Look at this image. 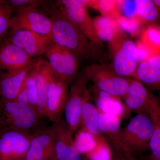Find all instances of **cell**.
Listing matches in <instances>:
<instances>
[{
    "mask_svg": "<svg viewBox=\"0 0 160 160\" xmlns=\"http://www.w3.org/2000/svg\"><path fill=\"white\" fill-rule=\"evenodd\" d=\"M155 124L149 118L137 114L121 129V137L124 149L129 156L142 154L149 149Z\"/></svg>",
    "mask_w": 160,
    "mask_h": 160,
    "instance_id": "3957f363",
    "label": "cell"
},
{
    "mask_svg": "<svg viewBox=\"0 0 160 160\" xmlns=\"http://www.w3.org/2000/svg\"><path fill=\"white\" fill-rule=\"evenodd\" d=\"M32 59L8 38L0 43V70L10 72L22 69L34 62Z\"/></svg>",
    "mask_w": 160,
    "mask_h": 160,
    "instance_id": "2e32d148",
    "label": "cell"
},
{
    "mask_svg": "<svg viewBox=\"0 0 160 160\" xmlns=\"http://www.w3.org/2000/svg\"><path fill=\"white\" fill-rule=\"evenodd\" d=\"M136 44L138 53L139 63L147 60L153 55L157 54L144 45L139 40H138Z\"/></svg>",
    "mask_w": 160,
    "mask_h": 160,
    "instance_id": "e575fe53",
    "label": "cell"
},
{
    "mask_svg": "<svg viewBox=\"0 0 160 160\" xmlns=\"http://www.w3.org/2000/svg\"><path fill=\"white\" fill-rule=\"evenodd\" d=\"M131 112L149 118L154 124L160 121V105L157 98L138 80L129 78L127 93L122 98Z\"/></svg>",
    "mask_w": 160,
    "mask_h": 160,
    "instance_id": "277c9868",
    "label": "cell"
},
{
    "mask_svg": "<svg viewBox=\"0 0 160 160\" xmlns=\"http://www.w3.org/2000/svg\"><path fill=\"white\" fill-rule=\"evenodd\" d=\"M15 101L22 106H30L28 94H27V91H26V87L25 86V83L18 94Z\"/></svg>",
    "mask_w": 160,
    "mask_h": 160,
    "instance_id": "d590c367",
    "label": "cell"
},
{
    "mask_svg": "<svg viewBox=\"0 0 160 160\" xmlns=\"http://www.w3.org/2000/svg\"><path fill=\"white\" fill-rule=\"evenodd\" d=\"M8 39L32 59L46 54L55 44L51 35L39 34L26 30L12 32Z\"/></svg>",
    "mask_w": 160,
    "mask_h": 160,
    "instance_id": "8fae6325",
    "label": "cell"
},
{
    "mask_svg": "<svg viewBox=\"0 0 160 160\" xmlns=\"http://www.w3.org/2000/svg\"><path fill=\"white\" fill-rule=\"evenodd\" d=\"M153 1L157 9L158 22L160 26V0H153Z\"/></svg>",
    "mask_w": 160,
    "mask_h": 160,
    "instance_id": "8d00e7d4",
    "label": "cell"
},
{
    "mask_svg": "<svg viewBox=\"0 0 160 160\" xmlns=\"http://www.w3.org/2000/svg\"><path fill=\"white\" fill-rule=\"evenodd\" d=\"M45 118L31 106L15 101L0 102V126L32 135L46 127Z\"/></svg>",
    "mask_w": 160,
    "mask_h": 160,
    "instance_id": "7a4b0ae2",
    "label": "cell"
},
{
    "mask_svg": "<svg viewBox=\"0 0 160 160\" xmlns=\"http://www.w3.org/2000/svg\"><path fill=\"white\" fill-rule=\"evenodd\" d=\"M86 7L99 12L101 15L113 18L118 13V1L113 0H84L82 1Z\"/></svg>",
    "mask_w": 160,
    "mask_h": 160,
    "instance_id": "f1b7e54d",
    "label": "cell"
},
{
    "mask_svg": "<svg viewBox=\"0 0 160 160\" xmlns=\"http://www.w3.org/2000/svg\"><path fill=\"white\" fill-rule=\"evenodd\" d=\"M112 150L106 141L98 142L94 149L86 155L87 160H112Z\"/></svg>",
    "mask_w": 160,
    "mask_h": 160,
    "instance_id": "f546056e",
    "label": "cell"
},
{
    "mask_svg": "<svg viewBox=\"0 0 160 160\" xmlns=\"http://www.w3.org/2000/svg\"><path fill=\"white\" fill-rule=\"evenodd\" d=\"M11 32L28 30L39 34L51 35L52 22L50 18L40 12L37 7L30 6L17 9L10 22Z\"/></svg>",
    "mask_w": 160,
    "mask_h": 160,
    "instance_id": "9c48e42d",
    "label": "cell"
},
{
    "mask_svg": "<svg viewBox=\"0 0 160 160\" xmlns=\"http://www.w3.org/2000/svg\"><path fill=\"white\" fill-rule=\"evenodd\" d=\"M13 9L7 1L0 0V39L10 29V22Z\"/></svg>",
    "mask_w": 160,
    "mask_h": 160,
    "instance_id": "4dcf8cb0",
    "label": "cell"
},
{
    "mask_svg": "<svg viewBox=\"0 0 160 160\" xmlns=\"http://www.w3.org/2000/svg\"><path fill=\"white\" fill-rule=\"evenodd\" d=\"M53 74L47 61L45 60L40 68L37 78L38 94V111L46 118L47 95L49 83Z\"/></svg>",
    "mask_w": 160,
    "mask_h": 160,
    "instance_id": "44dd1931",
    "label": "cell"
},
{
    "mask_svg": "<svg viewBox=\"0 0 160 160\" xmlns=\"http://www.w3.org/2000/svg\"><path fill=\"white\" fill-rule=\"evenodd\" d=\"M25 68L1 72L0 76V102L15 100L29 72L37 61Z\"/></svg>",
    "mask_w": 160,
    "mask_h": 160,
    "instance_id": "9a60e30c",
    "label": "cell"
},
{
    "mask_svg": "<svg viewBox=\"0 0 160 160\" xmlns=\"http://www.w3.org/2000/svg\"><path fill=\"white\" fill-rule=\"evenodd\" d=\"M48 63L55 77L63 82L65 81V61L62 48L54 44L46 53Z\"/></svg>",
    "mask_w": 160,
    "mask_h": 160,
    "instance_id": "603a6c76",
    "label": "cell"
},
{
    "mask_svg": "<svg viewBox=\"0 0 160 160\" xmlns=\"http://www.w3.org/2000/svg\"><path fill=\"white\" fill-rule=\"evenodd\" d=\"M98 110L100 131L112 150L116 152L118 157L133 158L127 154L122 143L121 137L122 119L114 115L103 112L98 109Z\"/></svg>",
    "mask_w": 160,
    "mask_h": 160,
    "instance_id": "5bb4252c",
    "label": "cell"
},
{
    "mask_svg": "<svg viewBox=\"0 0 160 160\" xmlns=\"http://www.w3.org/2000/svg\"><path fill=\"white\" fill-rule=\"evenodd\" d=\"M1 70H0V76H1Z\"/></svg>",
    "mask_w": 160,
    "mask_h": 160,
    "instance_id": "ab89813d",
    "label": "cell"
},
{
    "mask_svg": "<svg viewBox=\"0 0 160 160\" xmlns=\"http://www.w3.org/2000/svg\"><path fill=\"white\" fill-rule=\"evenodd\" d=\"M120 28L127 34L133 37H139L146 25L138 18H129L118 13L113 18Z\"/></svg>",
    "mask_w": 160,
    "mask_h": 160,
    "instance_id": "83f0119b",
    "label": "cell"
},
{
    "mask_svg": "<svg viewBox=\"0 0 160 160\" xmlns=\"http://www.w3.org/2000/svg\"><path fill=\"white\" fill-rule=\"evenodd\" d=\"M147 89H160V52L139 63L133 77Z\"/></svg>",
    "mask_w": 160,
    "mask_h": 160,
    "instance_id": "ac0fdd59",
    "label": "cell"
},
{
    "mask_svg": "<svg viewBox=\"0 0 160 160\" xmlns=\"http://www.w3.org/2000/svg\"><path fill=\"white\" fill-rule=\"evenodd\" d=\"M149 149L151 153L149 157L152 160H160V121L155 124L149 142Z\"/></svg>",
    "mask_w": 160,
    "mask_h": 160,
    "instance_id": "d6a6232c",
    "label": "cell"
},
{
    "mask_svg": "<svg viewBox=\"0 0 160 160\" xmlns=\"http://www.w3.org/2000/svg\"><path fill=\"white\" fill-rule=\"evenodd\" d=\"M93 28L97 37L102 43L108 44L114 42L124 33L114 19L100 15L92 19Z\"/></svg>",
    "mask_w": 160,
    "mask_h": 160,
    "instance_id": "d6986e66",
    "label": "cell"
},
{
    "mask_svg": "<svg viewBox=\"0 0 160 160\" xmlns=\"http://www.w3.org/2000/svg\"><path fill=\"white\" fill-rule=\"evenodd\" d=\"M45 60L39 59L29 72L25 81V86L28 94L29 104L32 108L38 111V94L37 78L41 66Z\"/></svg>",
    "mask_w": 160,
    "mask_h": 160,
    "instance_id": "d4e9b609",
    "label": "cell"
},
{
    "mask_svg": "<svg viewBox=\"0 0 160 160\" xmlns=\"http://www.w3.org/2000/svg\"><path fill=\"white\" fill-rule=\"evenodd\" d=\"M91 99L86 100L83 104L80 127L90 132L98 142L106 141L100 131L97 108L90 102Z\"/></svg>",
    "mask_w": 160,
    "mask_h": 160,
    "instance_id": "ffe728a7",
    "label": "cell"
},
{
    "mask_svg": "<svg viewBox=\"0 0 160 160\" xmlns=\"http://www.w3.org/2000/svg\"><path fill=\"white\" fill-rule=\"evenodd\" d=\"M89 81L83 72L78 74L71 83L64 112V122L73 135L81 125V113L83 104L91 98L88 88Z\"/></svg>",
    "mask_w": 160,
    "mask_h": 160,
    "instance_id": "52a82bcc",
    "label": "cell"
},
{
    "mask_svg": "<svg viewBox=\"0 0 160 160\" xmlns=\"http://www.w3.org/2000/svg\"><path fill=\"white\" fill-rule=\"evenodd\" d=\"M139 40L154 53L160 52V26L156 23L148 24L141 32Z\"/></svg>",
    "mask_w": 160,
    "mask_h": 160,
    "instance_id": "cb8c5ba5",
    "label": "cell"
},
{
    "mask_svg": "<svg viewBox=\"0 0 160 160\" xmlns=\"http://www.w3.org/2000/svg\"><path fill=\"white\" fill-rule=\"evenodd\" d=\"M50 19L51 36L54 44L71 51L79 59L98 55L97 45L92 42L81 30L55 7Z\"/></svg>",
    "mask_w": 160,
    "mask_h": 160,
    "instance_id": "6da1fadb",
    "label": "cell"
},
{
    "mask_svg": "<svg viewBox=\"0 0 160 160\" xmlns=\"http://www.w3.org/2000/svg\"><path fill=\"white\" fill-rule=\"evenodd\" d=\"M83 73L98 89L122 99L127 93L129 78L118 74L111 65L104 63L92 64L86 66Z\"/></svg>",
    "mask_w": 160,
    "mask_h": 160,
    "instance_id": "8992f818",
    "label": "cell"
},
{
    "mask_svg": "<svg viewBox=\"0 0 160 160\" xmlns=\"http://www.w3.org/2000/svg\"><path fill=\"white\" fill-rule=\"evenodd\" d=\"M137 17L146 25L158 22V10L152 0H137Z\"/></svg>",
    "mask_w": 160,
    "mask_h": 160,
    "instance_id": "4316f807",
    "label": "cell"
},
{
    "mask_svg": "<svg viewBox=\"0 0 160 160\" xmlns=\"http://www.w3.org/2000/svg\"><path fill=\"white\" fill-rule=\"evenodd\" d=\"M55 8L75 25L90 41L98 46H102L95 33L92 19L82 0L57 1Z\"/></svg>",
    "mask_w": 160,
    "mask_h": 160,
    "instance_id": "ba28073f",
    "label": "cell"
},
{
    "mask_svg": "<svg viewBox=\"0 0 160 160\" xmlns=\"http://www.w3.org/2000/svg\"><path fill=\"white\" fill-rule=\"evenodd\" d=\"M134 158H129L127 157H118L117 158L112 160H136Z\"/></svg>",
    "mask_w": 160,
    "mask_h": 160,
    "instance_id": "74e56055",
    "label": "cell"
},
{
    "mask_svg": "<svg viewBox=\"0 0 160 160\" xmlns=\"http://www.w3.org/2000/svg\"><path fill=\"white\" fill-rule=\"evenodd\" d=\"M24 160H58L53 126L44 127L32 135L30 146Z\"/></svg>",
    "mask_w": 160,
    "mask_h": 160,
    "instance_id": "7c38bea8",
    "label": "cell"
},
{
    "mask_svg": "<svg viewBox=\"0 0 160 160\" xmlns=\"http://www.w3.org/2000/svg\"><path fill=\"white\" fill-rule=\"evenodd\" d=\"M152 160L151 159H150V158L149 157L148 158L146 159L145 160Z\"/></svg>",
    "mask_w": 160,
    "mask_h": 160,
    "instance_id": "f35d334b",
    "label": "cell"
},
{
    "mask_svg": "<svg viewBox=\"0 0 160 160\" xmlns=\"http://www.w3.org/2000/svg\"><path fill=\"white\" fill-rule=\"evenodd\" d=\"M112 58L111 66L118 74L132 79L139 63L135 42L126 32L108 44Z\"/></svg>",
    "mask_w": 160,
    "mask_h": 160,
    "instance_id": "5b68a950",
    "label": "cell"
},
{
    "mask_svg": "<svg viewBox=\"0 0 160 160\" xmlns=\"http://www.w3.org/2000/svg\"><path fill=\"white\" fill-rule=\"evenodd\" d=\"M31 135L0 126V160H24Z\"/></svg>",
    "mask_w": 160,
    "mask_h": 160,
    "instance_id": "30bf717a",
    "label": "cell"
},
{
    "mask_svg": "<svg viewBox=\"0 0 160 160\" xmlns=\"http://www.w3.org/2000/svg\"></svg>",
    "mask_w": 160,
    "mask_h": 160,
    "instance_id": "60d3db41",
    "label": "cell"
},
{
    "mask_svg": "<svg viewBox=\"0 0 160 160\" xmlns=\"http://www.w3.org/2000/svg\"><path fill=\"white\" fill-rule=\"evenodd\" d=\"M8 4L12 9H18L25 7H37L41 5L42 1H32V0H10L7 1Z\"/></svg>",
    "mask_w": 160,
    "mask_h": 160,
    "instance_id": "836d02e7",
    "label": "cell"
},
{
    "mask_svg": "<svg viewBox=\"0 0 160 160\" xmlns=\"http://www.w3.org/2000/svg\"><path fill=\"white\" fill-rule=\"evenodd\" d=\"M119 13L124 17L132 18L137 17V0L118 1Z\"/></svg>",
    "mask_w": 160,
    "mask_h": 160,
    "instance_id": "1f68e13d",
    "label": "cell"
},
{
    "mask_svg": "<svg viewBox=\"0 0 160 160\" xmlns=\"http://www.w3.org/2000/svg\"><path fill=\"white\" fill-rule=\"evenodd\" d=\"M55 132V149L58 160H82L81 154L74 145L72 134L66 123L61 119L53 124Z\"/></svg>",
    "mask_w": 160,
    "mask_h": 160,
    "instance_id": "e0dca14e",
    "label": "cell"
},
{
    "mask_svg": "<svg viewBox=\"0 0 160 160\" xmlns=\"http://www.w3.org/2000/svg\"><path fill=\"white\" fill-rule=\"evenodd\" d=\"M94 105L98 110L114 115L121 119L129 116L130 110L126 106L122 99L118 97H112L106 99L93 98Z\"/></svg>",
    "mask_w": 160,
    "mask_h": 160,
    "instance_id": "7402d4cb",
    "label": "cell"
},
{
    "mask_svg": "<svg viewBox=\"0 0 160 160\" xmlns=\"http://www.w3.org/2000/svg\"><path fill=\"white\" fill-rule=\"evenodd\" d=\"M69 84L53 75L49 83L47 95L46 117L53 124L61 120L68 97Z\"/></svg>",
    "mask_w": 160,
    "mask_h": 160,
    "instance_id": "4fadbf2b",
    "label": "cell"
},
{
    "mask_svg": "<svg viewBox=\"0 0 160 160\" xmlns=\"http://www.w3.org/2000/svg\"><path fill=\"white\" fill-rule=\"evenodd\" d=\"M76 132L73 138L76 148L80 154L86 155L94 149L98 141L90 132L82 127Z\"/></svg>",
    "mask_w": 160,
    "mask_h": 160,
    "instance_id": "484cf974",
    "label": "cell"
}]
</instances>
